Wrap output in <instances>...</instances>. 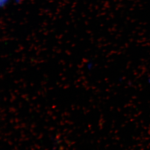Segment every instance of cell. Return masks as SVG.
I'll use <instances>...</instances> for the list:
<instances>
[{
  "label": "cell",
  "instance_id": "6da1fadb",
  "mask_svg": "<svg viewBox=\"0 0 150 150\" xmlns=\"http://www.w3.org/2000/svg\"><path fill=\"white\" fill-rule=\"evenodd\" d=\"M10 1L11 0H0V6L1 8L6 7Z\"/></svg>",
  "mask_w": 150,
  "mask_h": 150
},
{
  "label": "cell",
  "instance_id": "7a4b0ae2",
  "mask_svg": "<svg viewBox=\"0 0 150 150\" xmlns=\"http://www.w3.org/2000/svg\"><path fill=\"white\" fill-rule=\"evenodd\" d=\"M13 1H14L15 3H16V4H19V3L21 2V0H13Z\"/></svg>",
  "mask_w": 150,
  "mask_h": 150
}]
</instances>
